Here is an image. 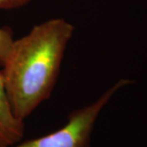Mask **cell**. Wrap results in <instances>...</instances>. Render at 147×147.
Instances as JSON below:
<instances>
[{
    "instance_id": "cell-3",
    "label": "cell",
    "mask_w": 147,
    "mask_h": 147,
    "mask_svg": "<svg viewBox=\"0 0 147 147\" xmlns=\"http://www.w3.org/2000/svg\"><path fill=\"white\" fill-rule=\"evenodd\" d=\"M24 133L25 123L15 115L11 109L3 76L0 70V146L19 143L24 137Z\"/></svg>"
},
{
    "instance_id": "cell-2",
    "label": "cell",
    "mask_w": 147,
    "mask_h": 147,
    "mask_svg": "<svg viewBox=\"0 0 147 147\" xmlns=\"http://www.w3.org/2000/svg\"><path fill=\"white\" fill-rule=\"evenodd\" d=\"M132 83L131 79H119L96 100L72 111L65 124L57 131L19 144L0 147H90L92 134L100 112L118 91Z\"/></svg>"
},
{
    "instance_id": "cell-5",
    "label": "cell",
    "mask_w": 147,
    "mask_h": 147,
    "mask_svg": "<svg viewBox=\"0 0 147 147\" xmlns=\"http://www.w3.org/2000/svg\"><path fill=\"white\" fill-rule=\"evenodd\" d=\"M32 0H0V11L21 8L30 3Z\"/></svg>"
},
{
    "instance_id": "cell-4",
    "label": "cell",
    "mask_w": 147,
    "mask_h": 147,
    "mask_svg": "<svg viewBox=\"0 0 147 147\" xmlns=\"http://www.w3.org/2000/svg\"><path fill=\"white\" fill-rule=\"evenodd\" d=\"M13 41V33L10 28L0 27V67L4 63Z\"/></svg>"
},
{
    "instance_id": "cell-1",
    "label": "cell",
    "mask_w": 147,
    "mask_h": 147,
    "mask_svg": "<svg viewBox=\"0 0 147 147\" xmlns=\"http://www.w3.org/2000/svg\"><path fill=\"white\" fill-rule=\"evenodd\" d=\"M74 30L65 19L53 18L14 39L1 71L19 119L25 121L52 95Z\"/></svg>"
}]
</instances>
